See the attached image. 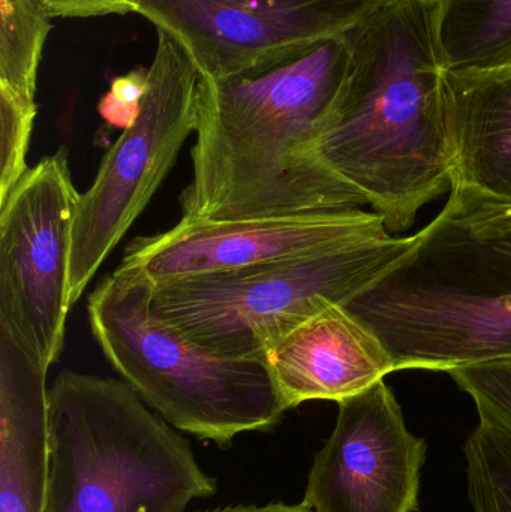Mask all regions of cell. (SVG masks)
<instances>
[{
  "label": "cell",
  "instance_id": "1",
  "mask_svg": "<svg viewBox=\"0 0 511 512\" xmlns=\"http://www.w3.org/2000/svg\"><path fill=\"white\" fill-rule=\"evenodd\" d=\"M350 66L347 33L221 78L200 77L186 221L345 212L365 198L309 158Z\"/></svg>",
  "mask_w": 511,
  "mask_h": 512
},
{
  "label": "cell",
  "instance_id": "2",
  "mask_svg": "<svg viewBox=\"0 0 511 512\" xmlns=\"http://www.w3.org/2000/svg\"><path fill=\"white\" fill-rule=\"evenodd\" d=\"M350 66L309 158L365 198L387 231L452 191L431 0H386L347 32Z\"/></svg>",
  "mask_w": 511,
  "mask_h": 512
},
{
  "label": "cell",
  "instance_id": "3",
  "mask_svg": "<svg viewBox=\"0 0 511 512\" xmlns=\"http://www.w3.org/2000/svg\"><path fill=\"white\" fill-rule=\"evenodd\" d=\"M344 304L396 370H449L511 357V203L453 186L440 215Z\"/></svg>",
  "mask_w": 511,
  "mask_h": 512
},
{
  "label": "cell",
  "instance_id": "4",
  "mask_svg": "<svg viewBox=\"0 0 511 512\" xmlns=\"http://www.w3.org/2000/svg\"><path fill=\"white\" fill-rule=\"evenodd\" d=\"M48 512H185L216 481L125 381L62 370L48 388Z\"/></svg>",
  "mask_w": 511,
  "mask_h": 512
},
{
  "label": "cell",
  "instance_id": "5",
  "mask_svg": "<svg viewBox=\"0 0 511 512\" xmlns=\"http://www.w3.org/2000/svg\"><path fill=\"white\" fill-rule=\"evenodd\" d=\"M152 283L117 265L87 300L90 331L110 366L180 432L230 447L236 436L273 429L285 408L260 358L209 351L150 309Z\"/></svg>",
  "mask_w": 511,
  "mask_h": 512
},
{
  "label": "cell",
  "instance_id": "6",
  "mask_svg": "<svg viewBox=\"0 0 511 512\" xmlns=\"http://www.w3.org/2000/svg\"><path fill=\"white\" fill-rule=\"evenodd\" d=\"M413 242V236H389L323 254L159 283L152 285L150 309L162 324L209 351L260 358L273 339L297 322L356 297Z\"/></svg>",
  "mask_w": 511,
  "mask_h": 512
},
{
  "label": "cell",
  "instance_id": "7",
  "mask_svg": "<svg viewBox=\"0 0 511 512\" xmlns=\"http://www.w3.org/2000/svg\"><path fill=\"white\" fill-rule=\"evenodd\" d=\"M200 72L174 36L158 29L137 113L80 194L72 243L71 294L77 303L126 236L197 131Z\"/></svg>",
  "mask_w": 511,
  "mask_h": 512
},
{
  "label": "cell",
  "instance_id": "8",
  "mask_svg": "<svg viewBox=\"0 0 511 512\" xmlns=\"http://www.w3.org/2000/svg\"><path fill=\"white\" fill-rule=\"evenodd\" d=\"M80 192L65 147L29 167L0 203V328L50 369L63 351Z\"/></svg>",
  "mask_w": 511,
  "mask_h": 512
},
{
  "label": "cell",
  "instance_id": "9",
  "mask_svg": "<svg viewBox=\"0 0 511 512\" xmlns=\"http://www.w3.org/2000/svg\"><path fill=\"white\" fill-rule=\"evenodd\" d=\"M386 0H134V12L185 48L200 77L221 78L344 35Z\"/></svg>",
  "mask_w": 511,
  "mask_h": 512
},
{
  "label": "cell",
  "instance_id": "10",
  "mask_svg": "<svg viewBox=\"0 0 511 512\" xmlns=\"http://www.w3.org/2000/svg\"><path fill=\"white\" fill-rule=\"evenodd\" d=\"M383 218L363 209L233 221L180 219L164 233L137 237L122 262L152 285L335 251L389 237Z\"/></svg>",
  "mask_w": 511,
  "mask_h": 512
},
{
  "label": "cell",
  "instance_id": "11",
  "mask_svg": "<svg viewBox=\"0 0 511 512\" xmlns=\"http://www.w3.org/2000/svg\"><path fill=\"white\" fill-rule=\"evenodd\" d=\"M335 430L315 454L303 507L312 512H414L426 444L405 426L386 382L338 403Z\"/></svg>",
  "mask_w": 511,
  "mask_h": 512
},
{
  "label": "cell",
  "instance_id": "12",
  "mask_svg": "<svg viewBox=\"0 0 511 512\" xmlns=\"http://www.w3.org/2000/svg\"><path fill=\"white\" fill-rule=\"evenodd\" d=\"M260 358L285 411L314 400L342 402L396 372L371 328L336 303L273 339Z\"/></svg>",
  "mask_w": 511,
  "mask_h": 512
},
{
  "label": "cell",
  "instance_id": "13",
  "mask_svg": "<svg viewBox=\"0 0 511 512\" xmlns=\"http://www.w3.org/2000/svg\"><path fill=\"white\" fill-rule=\"evenodd\" d=\"M48 370L0 328V512H48Z\"/></svg>",
  "mask_w": 511,
  "mask_h": 512
},
{
  "label": "cell",
  "instance_id": "14",
  "mask_svg": "<svg viewBox=\"0 0 511 512\" xmlns=\"http://www.w3.org/2000/svg\"><path fill=\"white\" fill-rule=\"evenodd\" d=\"M453 186L511 203V69L443 71Z\"/></svg>",
  "mask_w": 511,
  "mask_h": 512
},
{
  "label": "cell",
  "instance_id": "15",
  "mask_svg": "<svg viewBox=\"0 0 511 512\" xmlns=\"http://www.w3.org/2000/svg\"><path fill=\"white\" fill-rule=\"evenodd\" d=\"M0 182L26 173L36 119V78L50 15L38 0H0Z\"/></svg>",
  "mask_w": 511,
  "mask_h": 512
},
{
  "label": "cell",
  "instance_id": "16",
  "mask_svg": "<svg viewBox=\"0 0 511 512\" xmlns=\"http://www.w3.org/2000/svg\"><path fill=\"white\" fill-rule=\"evenodd\" d=\"M444 71L511 69V0H431Z\"/></svg>",
  "mask_w": 511,
  "mask_h": 512
},
{
  "label": "cell",
  "instance_id": "17",
  "mask_svg": "<svg viewBox=\"0 0 511 512\" xmlns=\"http://www.w3.org/2000/svg\"><path fill=\"white\" fill-rule=\"evenodd\" d=\"M464 450L473 512H511V435L479 421Z\"/></svg>",
  "mask_w": 511,
  "mask_h": 512
},
{
  "label": "cell",
  "instance_id": "18",
  "mask_svg": "<svg viewBox=\"0 0 511 512\" xmlns=\"http://www.w3.org/2000/svg\"><path fill=\"white\" fill-rule=\"evenodd\" d=\"M447 373L473 399L482 423L511 435V357L456 367Z\"/></svg>",
  "mask_w": 511,
  "mask_h": 512
},
{
  "label": "cell",
  "instance_id": "19",
  "mask_svg": "<svg viewBox=\"0 0 511 512\" xmlns=\"http://www.w3.org/2000/svg\"><path fill=\"white\" fill-rule=\"evenodd\" d=\"M50 17H101L134 12V0H38Z\"/></svg>",
  "mask_w": 511,
  "mask_h": 512
},
{
  "label": "cell",
  "instance_id": "20",
  "mask_svg": "<svg viewBox=\"0 0 511 512\" xmlns=\"http://www.w3.org/2000/svg\"><path fill=\"white\" fill-rule=\"evenodd\" d=\"M201 512H312L299 505L269 504V505H236V507L216 508V510Z\"/></svg>",
  "mask_w": 511,
  "mask_h": 512
}]
</instances>
